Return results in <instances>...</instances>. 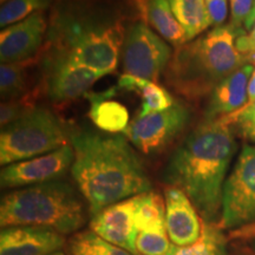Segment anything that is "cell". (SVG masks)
Masks as SVG:
<instances>
[{
    "label": "cell",
    "mask_w": 255,
    "mask_h": 255,
    "mask_svg": "<svg viewBox=\"0 0 255 255\" xmlns=\"http://www.w3.org/2000/svg\"><path fill=\"white\" fill-rule=\"evenodd\" d=\"M70 141L75 151L71 175L90 216L151 190L144 165L124 135L83 129L73 132Z\"/></svg>",
    "instance_id": "obj_2"
},
{
    "label": "cell",
    "mask_w": 255,
    "mask_h": 255,
    "mask_svg": "<svg viewBox=\"0 0 255 255\" xmlns=\"http://www.w3.org/2000/svg\"><path fill=\"white\" fill-rule=\"evenodd\" d=\"M173 244L167 232L138 233L136 240L137 254L139 255H167Z\"/></svg>",
    "instance_id": "obj_26"
},
{
    "label": "cell",
    "mask_w": 255,
    "mask_h": 255,
    "mask_svg": "<svg viewBox=\"0 0 255 255\" xmlns=\"http://www.w3.org/2000/svg\"><path fill=\"white\" fill-rule=\"evenodd\" d=\"M41 51L33 58L17 63H1L0 65V95L2 101L15 100L30 94L36 87L31 84V69L40 62Z\"/></svg>",
    "instance_id": "obj_19"
},
{
    "label": "cell",
    "mask_w": 255,
    "mask_h": 255,
    "mask_svg": "<svg viewBox=\"0 0 255 255\" xmlns=\"http://www.w3.org/2000/svg\"><path fill=\"white\" fill-rule=\"evenodd\" d=\"M7 1V0H1V4H4V2Z\"/></svg>",
    "instance_id": "obj_37"
},
{
    "label": "cell",
    "mask_w": 255,
    "mask_h": 255,
    "mask_svg": "<svg viewBox=\"0 0 255 255\" xmlns=\"http://www.w3.org/2000/svg\"><path fill=\"white\" fill-rule=\"evenodd\" d=\"M245 139H248V141L255 143V128L253 130H252L250 133H248L246 137H245Z\"/></svg>",
    "instance_id": "obj_33"
},
{
    "label": "cell",
    "mask_w": 255,
    "mask_h": 255,
    "mask_svg": "<svg viewBox=\"0 0 255 255\" xmlns=\"http://www.w3.org/2000/svg\"><path fill=\"white\" fill-rule=\"evenodd\" d=\"M123 71L157 83L170 63V46L143 20L127 28L123 45Z\"/></svg>",
    "instance_id": "obj_9"
},
{
    "label": "cell",
    "mask_w": 255,
    "mask_h": 255,
    "mask_svg": "<svg viewBox=\"0 0 255 255\" xmlns=\"http://www.w3.org/2000/svg\"><path fill=\"white\" fill-rule=\"evenodd\" d=\"M235 45L242 56L247 57L248 55L255 53V23L248 33H246L245 28L239 32L237 40H235Z\"/></svg>",
    "instance_id": "obj_30"
},
{
    "label": "cell",
    "mask_w": 255,
    "mask_h": 255,
    "mask_svg": "<svg viewBox=\"0 0 255 255\" xmlns=\"http://www.w3.org/2000/svg\"><path fill=\"white\" fill-rule=\"evenodd\" d=\"M189 121V108L175 102L167 110L138 115L122 135L144 155H155L163 151L183 131Z\"/></svg>",
    "instance_id": "obj_10"
},
{
    "label": "cell",
    "mask_w": 255,
    "mask_h": 255,
    "mask_svg": "<svg viewBox=\"0 0 255 255\" xmlns=\"http://www.w3.org/2000/svg\"><path fill=\"white\" fill-rule=\"evenodd\" d=\"M75 159L72 145L66 144L49 154L5 165L0 171L1 188H25L58 181L71 170Z\"/></svg>",
    "instance_id": "obj_11"
},
{
    "label": "cell",
    "mask_w": 255,
    "mask_h": 255,
    "mask_svg": "<svg viewBox=\"0 0 255 255\" xmlns=\"http://www.w3.org/2000/svg\"><path fill=\"white\" fill-rule=\"evenodd\" d=\"M227 119L235 127L239 135L245 138L255 128V101L247 103L238 113L229 115Z\"/></svg>",
    "instance_id": "obj_27"
},
{
    "label": "cell",
    "mask_w": 255,
    "mask_h": 255,
    "mask_svg": "<svg viewBox=\"0 0 255 255\" xmlns=\"http://www.w3.org/2000/svg\"><path fill=\"white\" fill-rule=\"evenodd\" d=\"M252 247H253V250L255 251V238H254V240H253V242H252Z\"/></svg>",
    "instance_id": "obj_36"
},
{
    "label": "cell",
    "mask_w": 255,
    "mask_h": 255,
    "mask_svg": "<svg viewBox=\"0 0 255 255\" xmlns=\"http://www.w3.org/2000/svg\"><path fill=\"white\" fill-rule=\"evenodd\" d=\"M84 199L69 182L58 180L19 188L2 196L1 228L34 226L68 235L79 232L87 220Z\"/></svg>",
    "instance_id": "obj_5"
},
{
    "label": "cell",
    "mask_w": 255,
    "mask_h": 255,
    "mask_svg": "<svg viewBox=\"0 0 255 255\" xmlns=\"http://www.w3.org/2000/svg\"><path fill=\"white\" fill-rule=\"evenodd\" d=\"M137 195L120 201L91 216L90 229L103 240L137 255L135 208Z\"/></svg>",
    "instance_id": "obj_13"
},
{
    "label": "cell",
    "mask_w": 255,
    "mask_h": 255,
    "mask_svg": "<svg viewBox=\"0 0 255 255\" xmlns=\"http://www.w3.org/2000/svg\"><path fill=\"white\" fill-rule=\"evenodd\" d=\"M255 101V68L248 83V103Z\"/></svg>",
    "instance_id": "obj_31"
},
{
    "label": "cell",
    "mask_w": 255,
    "mask_h": 255,
    "mask_svg": "<svg viewBox=\"0 0 255 255\" xmlns=\"http://www.w3.org/2000/svg\"><path fill=\"white\" fill-rule=\"evenodd\" d=\"M116 87L102 92H89L85 96L90 103L89 117L98 129L110 135L123 133L130 124L129 111L119 101H115Z\"/></svg>",
    "instance_id": "obj_17"
},
{
    "label": "cell",
    "mask_w": 255,
    "mask_h": 255,
    "mask_svg": "<svg viewBox=\"0 0 255 255\" xmlns=\"http://www.w3.org/2000/svg\"><path fill=\"white\" fill-rule=\"evenodd\" d=\"M253 70L252 64H245L216 85L206 105L205 121L227 117L248 103V83Z\"/></svg>",
    "instance_id": "obj_16"
},
{
    "label": "cell",
    "mask_w": 255,
    "mask_h": 255,
    "mask_svg": "<svg viewBox=\"0 0 255 255\" xmlns=\"http://www.w3.org/2000/svg\"><path fill=\"white\" fill-rule=\"evenodd\" d=\"M165 225L168 237L176 247H188L199 241L203 221L189 197L175 187L164 189Z\"/></svg>",
    "instance_id": "obj_14"
},
{
    "label": "cell",
    "mask_w": 255,
    "mask_h": 255,
    "mask_svg": "<svg viewBox=\"0 0 255 255\" xmlns=\"http://www.w3.org/2000/svg\"><path fill=\"white\" fill-rule=\"evenodd\" d=\"M137 233L167 232L165 225V201L156 191L137 195L135 208Z\"/></svg>",
    "instance_id": "obj_21"
},
{
    "label": "cell",
    "mask_w": 255,
    "mask_h": 255,
    "mask_svg": "<svg viewBox=\"0 0 255 255\" xmlns=\"http://www.w3.org/2000/svg\"><path fill=\"white\" fill-rule=\"evenodd\" d=\"M255 223V145L246 144L223 187L219 227L241 229Z\"/></svg>",
    "instance_id": "obj_7"
},
{
    "label": "cell",
    "mask_w": 255,
    "mask_h": 255,
    "mask_svg": "<svg viewBox=\"0 0 255 255\" xmlns=\"http://www.w3.org/2000/svg\"><path fill=\"white\" fill-rule=\"evenodd\" d=\"M241 30L222 25L176 47L164 71L167 84L188 101L209 96L220 82L248 64L235 45Z\"/></svg>",
    "instance_id": "obj_4"
},
{
    "label": "cell",
    "mask_w": 255,
    "mask_h": 255,
    "mask_svg": "<svg viewBox=\"0 0 255 255\" xmlns=\"http://www.w3.org/2000/svg\"><path fill=\"white\" fill-rule=\"evenodd\" d=\"M133 4L143 15V21L164 40L176 47L188 43L186 32L171 11L169 0H133Z\"/></svg>",
    "instance_id": "obj_18"
},
{
    "label": "cell",
    "mask_w": 255,
    "mask_h": 255,
    "mask_svg": "<svg viewBox=\"0 0 255 255\" xmlns=\"http://www.w3.org/2000/svg\"><path fill=\"white\" fill-rule=\"evenodd\" d=\"M126 34V17L109 0H57L45 44L107 76L117 68Z\"/></svg>",
    "instance_id": "obj_3"
},
{
    "label": "cell",
    "mask_w": 255,
    "mask_h": 255,
    "mask_svg": "<svg viewBox=\"0 0 255 255\" xmlns=\"http://www.w3.org/2000/svg\"><path fill=\"white\" fill-rule=\"evenodd\" d=\"M174 255H229L227 240L218 223L203 222L199 241L188 247H171Z\"/></svg>",
    "instance_id": "obj_23"
},
{
    "label": "cell",
    "mask_w": 255,
    "mask_h": 255,
    "mask_svg": "<svg viewBox=\"0 0 255 255\" xmlns=\"http://www.w3.org/2000/svg\"><path fill=\"white\" fill-rule=\"evenodd\" d=\"M64 246V235L51 228L17 226L0 234V255H50Z\"/></svg>",
    "instance_id": "obj_15"
},
{
    "label": "cell",
    "mask_w": 255,
    "mask_h": 255,
    "mask_svg": "<svg viewBox=\"0 0 255 255\" xmlns=\"http://www.w3.org/2000/svg\"><path fill=\"white\" fill-rule=\"evenodd\" d=\"M171 11L191 41L212 26L205 0H169Z\"/></svg>",
    "instance_id": "obj_22"
},
{
    "label": "cell",
    "mask_w": 255,
    "mask_h": 255,
    "mask_svg": "<svg viewBox=\"0 0 255 255\" xmlns=\"http://www.w3.org/2000/svg\"><path fill=\"white\" fill-rule=\"evenodd\" d=\"M255 0H229L231 2V23L229 25L240 30L253 9Z\"/></svg>",
    "instance_id": "obj_28"
},
{
    "label": "cell",
    "mask_w": 255,
    "mask_h": 255,
    "mask_svg": "<svg viewBox=\"0 0 255 255\" xmlns=\"http://www.w3.org/2000/svg\"><path fill=\"white\" fill-rule=\"evenodd\" d=\"M69 136L55 114L37 107L0 133V164L5 165L49 154L69 144Z\"/></svg>",
    "instance_id": "obj_6"
},
{
    "label": "cell",
    "mask_w": 255,
    "mask_h": 255,
    "mask_svg": "<svg viewBox=\"0 0 255 255\" xmlns=\"http://www.w3.org/2000/svg\"><path fill=\"white\" fill-rule=\"evenodd\" d=\"M246 60H247V63L255 64V53H252V55H248V56L246 57Z\"/></svg>",
    "instance_id": "obj_34"
},
{
    "label": "cell",
    "mask_w": 255,
    "mask_h": 255,
    "mask_svg": "<svg viewBox=\"0 0 255 255\" xmlns=\"http://www.w3.org/2000/svg\"><path fill=\"white\" fill-rule=\"evenodd\" d=\"M254 23H255V1H254L253 9H252L250 17H248V19L246 20V23H245V28L250 31L251 28H252V26H253Z\"/></svg>",
    "instance_id": "obj_32"
},
{
    "label": "cell",
    "mask_w": 255,
    "mask_h": 255,
    "mask_svg": "<svg viewBox=\"0 0 255 255\" xmlns=\"http://www.w3.org/2000/svg\"><path fill=\"white\" fill-rule=\"evenodd\" d=\"M117 88L127 91H133L141 96L142 107L138 115L167 110L176 102L173 96L157 83L127 73H123L120 77Z\"/></svg>",
    "instance_id": "obj_20"
},
{
    "label": "cell",
    "mask_w": 255,
    "mask_h": 255,
    "mask_svg": "<svg viewBox=\"0 0 255 255\" xmlns=\"http://www.w3.org/2000/svg\"><path fill=\"white\" fill-rule=\"evenodd\" d=\"M47 31L49 24L44 12L2 28L0 32L1 63L23 62L36 57L43 49Z\"/></svg>",
    "instance_id": "obj_12"
},
{
    "label": "cell",
    "mask_w": 255,
    "mask_h": 255,
    "mask_svg": "<svg viewBox=\"0 0 255 255\" xmlns=\"http://www.w3.org/2000/svg\"><path fill=\"white\" fill-rule=\"evenodd\" d=\"M41 85L53 104L63 105L85 97L92 85L103 75L73 62L58 50L41 49Z\"/></svg>",
    "instance_id": "obj_8"
},
{
    "label": "cell",
    "mask_w": 255,
    "mask_h": 255,
    "mask_svg": "<svg viewBox=\"0 0 255 255\" xmlns=\"http://www.w3.org/2000/svg\"><path fill=\"white\" fill-rule=\"evenodd\" d=\"M50 255H66V254L64 253V252L58 251V252H56V253H52V254H50Z\"/></svg>",
    "instance_id": "obj_35"
},
{
    "label": "cell",
    "mask_w": 255,
    "mask_h": 255,
    "mask_svg": "<svg viewBox=\"0 0 255 255\" xmlns=\"http://www.w3.org/2000/svg\"><path fill=\"white\" fill-rule=\"evenodd\" d=\"M68 255H133L103 240L91 229L72 234L68 241Z\"/></svg>",
    "instance_id": "obj_24"
},
{
    "label": "cell",
    "mask_w": 255,
    "mask_h": 255,
    "mask_svg": "<svg viewBox=\"0 0 255 255\" xmlns=\"http://www.w3.org/2000/svg\"><path fill=\"white\" fill-rule=\"evenodd\" d=\"M235 151L237 141L227 117L203 121L175 149L162 171V182L182 190L203 222L219 223Z\"/></svg>",
    "instance_id": "obj_1"
},
{
    "label": "cell",
    "mask_w": 255,
    "mask_h": 255,
    "mask_svg": "<svg viewBox=\"0 0 255 255\" xmlns=\"http://www.w3.org/2000/svg\"><path fill=\"white\" fill-rule=\"evenodd\" d=\"M52 2L53 0H7L0 8V26L5 28L32 14L44 12Z\"/></svg>",
    "instance_id": "obj_25"
},
{
    "label": "cell",
    "mask_w": 255,
    "mask_h": 255,
    "mask_svg": "<svg viewBox=\"0 0 255 255\" xmlns=\"http://www.w3.org/2000/svg\"><path fill=\"white\" fill-rule=\"evenodd\" d=\"M205 2L212 25L222 26L228 17V0H205Z\"/></svg>",
    "instance_id": "obj_29"
}]
</instances>
